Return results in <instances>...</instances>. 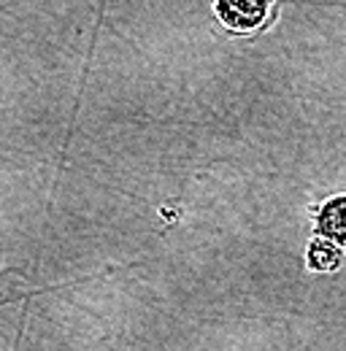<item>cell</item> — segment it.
<instances>
[{"label":"cell","instance_id":"obj_1","mask_svg":"<svg viewBox=\"0 0 346 351\" xmlns=\"http://www.w3.org/2000/svg\"><path fill=\"white\" fill-rule=\"evenodd\" d=\"M273 0H214L216 16L233 33H257L270 16Z\"/></svg>","mask_w":346,"mask_h":351},{"label":"cell","instance_id":"obj_2","mask_svg":"<svg viewBox=\"0 0 346 351\" xmlns=\"http://www.w3.org/2000/svg\"><path fill=\"white\" fill-rule=\"evenodd\" d=\"M316 232L319 238L346 246V195H336L316 211Z\"/></svg>","mask_w":346,"mask_h":351},{"label":"cell","instance_id":"obj_3","mask_svg":"<svg viewBox=\"0 0 346 351\" xmlns=\"http://www.w3.org/2000/svg\"><path fill=\"white\" fill-rule=\"evenodd\" d=\"M344 263V252L341 246L325 241V238H316L311 246H308V267L311 270H338Z\"/></svg>","mask_w":346,"mask_h":351}]
</instances>
